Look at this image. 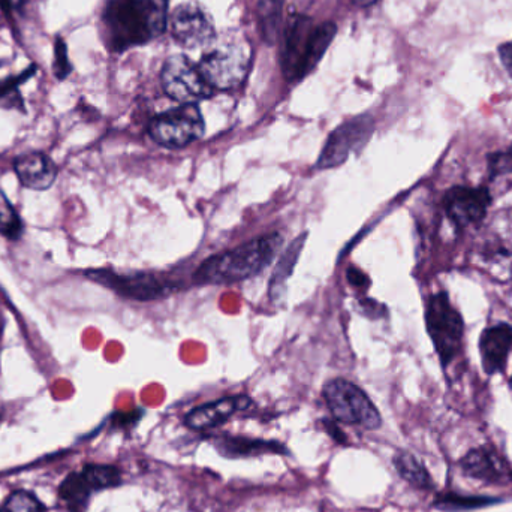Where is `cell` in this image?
<instances>
[{"label": "cell", "mask_w": 512, "mask_h": 512, "mask_svg": "<svg viewBox=\"0 0 512 512\" xmlns=\"http://www.w3.org/2000/svg\"><path fill=\"white\" fill-rule=\"evenodd\" d=\"M168 0H108L102 12L105 44L113 53L140 47L167 29Z\"/></svg>", "instance_id": "cell-1"}, {"label": "cell", "mask_w": 512, "mask_h": 512, "mask_svg": "<svg viewBox=\"0 0 512 512\" xmlns=\"http://www.w3.org/2000/svg\"><path fill=\"white\" fill-rule=\"evenodd\" d=\"M336 33L333 21L315 23L306 15H291L280 35L279 60L283 77L289 83L306 78L321 62Z\"/></svg>", "instance_id": "cell-2"}, {"label": "cell", "mask_w": 512, "mask_h": 512, "mask_svg": "<svg viewBox=\"0 0 512 512\" xmlns=\"http://www.w3.org/2000/svg\"><path fill=\"white\" fill-rule=\"evenodd\" d=\"M282 245V234L273 233L251 240L233 251L212 256L195 271V283L225 285L251 279L273 262Z\"/></svg>", "instance_id": "cell-3"}, {"label": "cell", "mask_w": 512, "mask_h": 512, "mask_svg": "<svg viewBox=\"0 0 512 512\" xmlns=\"http://www.w3.org/2000/svg\"><path fill=\"white\" fill-rule=\"evenodd\" d=\"M251 63V45L231 41L210 48L198 63V69L213 90H231L246 80Z\"/></svg>", "instance_id": "cell-4"}, {"label": "cell", "mask_w": 512, "mask_h": 512, "mask_svg": "<svg viewBox=\"0 0 512 512\" xmlns=\"http://www.w3.org/2000/svg\"><path fill=\"white\" fill-rule=\"evenodd\" d=\"M324 399L340 423L375 430L382 420L378 409L361 388L346 379H333L324 387Z\"/></svg>", "instance_id": "cell-5"}, {"label": "cell", "mask_w": 512, "mask_h": 512, "mask_svg": "<svg viewBox=\"0 0 512 512\" xmlns=\"http://www.w3.org/2000/svg\"><path fill=\"white\" fill-rule=\"evenodd\" d=\"M426 322L441 363L448 366L459 354L465 324L460 313L451 304L447 292H438L430 298Z\"/></svg>", "instance_id": "cell-6"}, {"label": "cell", "mask_w": 512, "mask_h": 512, "mask_svg": "<svg viewBox=\"0 0 512 512\" xmlns=\"http://www.w3.org/2000/svg\"><path fill=\"white\" fill-rule=\"evenodd\" d=\"M206 131L204 117L197 104H182L153 117L149 134L159 146L183 149L200 140Z\"/></svg>", "instance_id": "cell-7"}, {"label": "cell", "mask_w": 512, "mask_h": 512, "mask_svg": "<svg viewBox=\"0 0 512 512\" xmlns=\"http://www.w3.org/2000/svg\"><path fill=\"white\" fill-rule=\"evenodd\" d=\"M87 277L116 294L137 301H155L179 291L177 280L162 274L132 273L120 274L111 270L87 271Z\"/></svg>", "instance_id": "cell-8"}, {"label": "cell", "mask_w": 512, "mask_h": 512, "mask_svg": "<svg viewBox=\"0 0 512 512\" xmlns=\"http://www.w3.org/2000/svg\"><path fill=\"white\" fill-rule=\"evenodd\" d=\"M375 131V120L369 114H360L337 126L325 141L316 170H331L348 161L352 153H360Z\"/></svg>", "instance_id": "cell-9"}, {"label": "cell", "mask_w": 512, "mask_h": 512, "mask_svg": "<svg viewBox=\"0 0 512 512\" xmlns=\"http://www.w3.org/2000/svg\"><path fill=\"white\" fill-rule=\"evenodd\" d=\"M164 92L180 104H197L210 98L215 90L209 86L198 65L183 54L168 57L161 71Z\"/></svg>", "instance_id": "cell-10"}, {"label": "cell", "mask_w": 512, "mask_h": 512, "mask_svg": "<svg viewBox=\"0 0 512 512\" xmlns=\"http://www.w3.org/2000/svg\"><path fill=\"white\" fill-rule=\"evenodd\" d=\"M478 265L499 282L512 279V225L498 219L475 248Z\"/></svg>", "instance_id": "cell-11"}, {"label": "cell", "mask_w": 512, "mask_h": 512, "mask_svg": "<svg viewBox=\"0 0 512 512\" xmlns=\"http://www.w3.org/2000/svg\"><path fill=\"white\" fill-rule=\"evenodd\" d=\"M171 33L185 48L210 47L216 39L212 15L197 2L182 3L174 9Z\"/></svg>", "instance_id": "cell-12"}, {"label": "cell", "mask_w": 512, "mask_h": 512, "mask_svg": "<svg viewBox=\"0 0 512 512\" xmlns=\"http://www.w3.org/2000/svg\"><path fill=\"white\" fill-rule=\"evenodd\" d=\"M445 212L460 230L478 224L486 218L492 195L486 188L454 186L445 195Z\"/></svg>", "instance_id": "cell-13"}, {"label": "cell", "mask_w": 512, "mask_h": 512, "mask_svg": "<svg viewBox=\"0 0 512 512\" xmlns=\"http://www.w3.org/2000/svg\"><path fill=\"white\" fill-rule=\"evenodd\" d=\"M120 481L117 469L110 466H89L78 474L71 475L63 483L60 496L68 502L69 507L80 508L93 490L116 486Z\"/></svg>", "instance_id": "cell-14"}, {"label": "cell", "mask_w": 512, "mask_h": 512, "mask_svg": "<svg viewBox=\"0 0 512 512\" xmlns=\"http://www.w3.org/2000/svg\"><path fill=\"white\" fill-rule=\"evenodd\" d=\"M511 348V325L498 324L484 330L481 334L480 352L487 375H495L505 369Z\"/></svg>", "instance_id": "cell-15"}, {"label": "cell", "mask_w": 512, "mask_h": 512, "mask_svg": "<svg viewBox=\"0 0 512 512\" xmlns=\"http://www.w3.org/2000/svg\"><path fill=\"white\" fill-rule=\"evenodd\" d=\"M251 406V399L246 396L225 397L218 402L200 406L186 415V426L194 430L213 429L219 424L225 423L239 411H245Z\"/></svg>", "instance_id": "cell-16"}, {"label": "cell", "mask_w": 512, "mask_h": 512, "mask_svg": "<svg viewBox=\"0 0 512 512\" xmlns=\"http://www.w3.org/2000/svg\"><path fill=\"white\" fill-rule=\"evenodd\" d=\"M14 170L21 185L33 191L51 188L57 177L56 165L47 155L39 152L18 156L14 162Z\"/></svg>", "instance_id": "cell-17"}, {"label": "cell", "mask_w": 512, "mask_h": 512, "mask_svg": "<svg viewBox=\"0 0 512 512\" xmlns=\"http://www.w3.org/2000/svg\"><path fill=\"white\" fill-rule=\"evenodd\" d=\"M462 469L469 477L486 483H501L507 466L492 448H477L462 460Z\"/></svg>", "instance_id": "cell-18"}, {"label": "cell", "mask_w": 512, "mask_h": 512, "mask_svg": "<svg viewBox=\"0 0 512 512\" xmlns=\"http://www.w3.org/2000/svg\"><path fill=\"white\" fill-rule=\"evenodd\" d=\"M306 239L307 234H301L283 252L282 258H280L279 264L276 265V270H274L273 276H271V300L279 301L283 294H285L286 282H288L289 276L294 271L295 264H297L298 258H300Z\"/></svg>", "instance_id": "cell-19"}, {"label": "cell", "mask_w": 512, "mask_h": 512, "mask_svg": "<svg viewBox=\"0 0 512 512\" xmlns=\"http://www.w3.org/2000/svg\"><path fill=\"white\" fill-rule=\"evenodd\" d=\"M282 9L283 0H258L256 3L259 32L265 44L273 45L279 39Z\"/></svg>", "instance_id": "cell-20"}, {"label": "cell", "mask_w": 512, "mask_h": 512, "mask_svg": "<svg viewBox=\"0 0 512 512\" xmlns=\"http://www.w3.org/2000/svg\"><path fill=\"white\" fill-rule=\"evenodd\" d=\"M394 462H396L399 474L412 486L418 487V489H430L432 487L429 472L426 471L423 463L417 457L409 453H400L397 454Z\"/></svg>", "instance_id": "cell-21"}, {"label": "cell", "mask_w": 512, "mask_h": 512, "mask_svg": "<svg viewBox=\"0 0 512 512\" xmlns=\"http://www.w3.org/2000/svg\"><path fill=\"white\" fill-rule=\"evenodd\" d=\"M0 234L11 240L20 239L23 234V222L3 192H0Z\"/></svg>", "instance_id": "cell-22"}, {"label": "cell", "mask_w": 512, "mask_h": 512, "mask_svg": "<svg viewBox=\"0 0 512 512\" xmlns=\"http://www.w3.org/2000/svg\"><path fill=\"white\" fill-rule=\"evenodd\" d=\"M0 512H45L44 505L29 492H15L6 499Z\"/></svg>", "instance_id": "cell-23"}, {"label": "cell", "mask_w": 512, "mask_h": 512, "mask_svg": "<svg viewBox=\"0 0 512 512\" xmlns=\"http://www.w3.org/2000/svg\"><path fill=\"white\" fill-rule=\"evenodd\" d=\"M72 66L68 59V48L62 38L56 39L54 44V74L59 80H65L71 74Z\"/></svg>", "instance_id": "cell-24"}, {"label": "cell", "mask_w": 512, "mask_h": 512, "mask_svg": "<svg viewBox=\"0 0 512 512\" xmlns=\"http://www.w3.org/2000/svg\"><path fill=\"white\" fill-rule=\"evenodd\" d=\"M489 499L480 498H459V496H445L439 499V507L454 508V510H471V508L483 507L489 504Z\"/></svg>", "instance_id": "cell-25"}, {"label": "cell", "mask_w": 512, "mask_h": 512, "mask_svg": "<svg viewBox=\"0 0 512 512\" xmlns=\"http://www.w3.org/2000/svg\"><path fill=\"white\" fill-rule=\"evenodd\" d=\"M489 159L492 177L512 173V149L508 150V152L495 153Z\"/></svg>", "instance_id": "cell-26"}, {"label": "cell", "mask_w": 512, "mask_h": 512, "mask_svg": "<svg viewBox=\"0 0 512 512\" xmlns=\"http://www.w3.org/2000/svg\"><path fill=\"white\" fill-rule=\"evenodd\" d=\"M346 276H348L349 283H351L352 286H355V288L363 289L370 285L369 277H367L363 271L358 270V268H349Z\"/></svg>", "instance_id": "cell-27"}, {"label": "cell", "mask_w": 512, "mask_h": 512, "mask_svg": "<svg viewBox=\"0 0 512 512\" xmlns=\"http://www.w3.org/2000/svg\"><path fill=\"white\" fill-rule=\"evenodd\" d=\"M32 74L33 69H29V71L24 72V74H21L18 78H9V80L2 81V83H0V96L8 95L14 87H17L21 81L26 80V78H29Z\"/></svg>", "instance_id": "cell-28"}, {"label": "cell", "mask_w": 512, "mask_h": 512, "mask_svg": "<svg viewBox=\"0 0 512 512\" xmlns=\"http://www.w3.org/2000/svg\"><path fill=\"white\" fill-rule=\"evenodd\" d=\"M499 57H501L502 65L512 77V41L499 45Z\"/></svg>", "instance_id": "cell-29"}, {"label": "cell", "mask_w": 512, "mask_h": 512, "mask_svg": "<svg viewBox=\"0 0 512 512\" xmlns=\"http://www.w3.org/2000/svg\"><path fill=\"white\" fill-rule=\"evenodd\" d=\"M357 6H370L373 3L378 2V0H352Z\"/></svg>", "instance_id": "cell-30"}, {"label": "cell", "mask_w": 512, "mask_h": 512, "mask_svg": "<svg viewBox=\"0 0 512 512\" xmlns=\"http://www.w3.org/2000/svg\"><path fill=\"white\" fill-rule=\"evenodd\" d=\"M0 6H2L5 11L12 8V0H0Z\"/></svg>", "instance_id": "cell-31"}]
</instances>
